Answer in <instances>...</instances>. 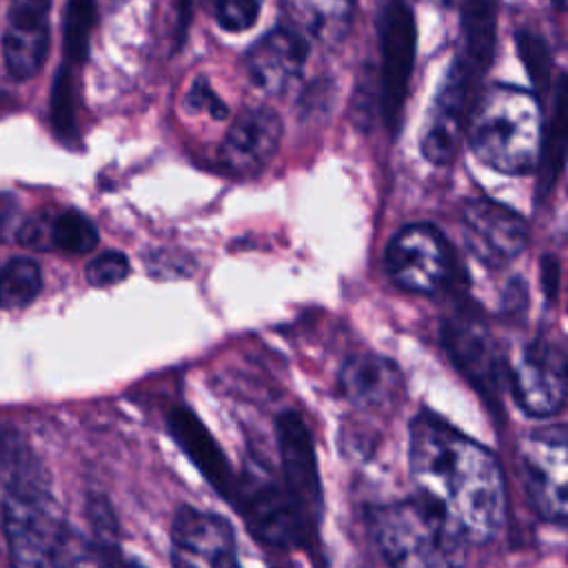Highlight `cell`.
<instances>
[{"label":"cell","mask_w":568,"mask_h":568,"mask_svg":"<svg viewBox=\"0 0 568 568\" xmlns=\"http://www.w3.org/2000/svg\"><path fill=\"white\" fill-rule=\"evenodd\" d=\"M462 229L468 251L490 268H501L517 260L528 242L524 217L490 197L464 202Z\"/></svg>","instance_id":"cell-11"},{"label":"cell","mask_w":568,"mask_h":568,"mask_svg":"<svg viewBox=\"0 0 568 568\" xmlns=\"http://www.w3.org/2000/svg\"><path fill=\"white\" fill-rule=\"evenodd\" d=\"M51 0H11L2 53L7 71L16 80L33 78L49 51Z\"/></svg>","instance_id":"cell-16"},{"label":"cell","mask_w":568,"mask_h":568,"mask_svg":"<svg viewBox=\"0 0 568 568\" xmlns=\"http://www.w3.org/2000/svg\"><path fill=\"white\" fill-rule=\"evenodd\" d=\"M410 475L464 544L490 541L506 517L497 457L435 413L422 410L408 428Z\"/></svg>","instance_id":"cell-1"},{"label":"cell","mask_w":568,"mask_h":568,"mask_svg":"<svg viewBox=\"0 0 568 568\" xmlns=\"http://www.w3.org/2000/svg\"><path fill=\"white\" fill-rule=\"evenodd\" d=\"M49 237H51V248L80 255L95 248L98 229L87 215L78 211H64L51 217Z\"/></svg>","instance_id":"cell-23"},{"label":"cell","mask_w":568,"mask_h":568,"mask_svg":"<svg viewBox=\"0 0 568 568\" xmlns=\"http://www.w3.org/2000/svg\"><path fill=\"white\" fill-rule=\"evenodd\" d=\"M171 561L191 568H229L237 564L231 524L191 506H182L171 526Z\"/></svg>","instance_id":"cell-13"},{"label":"cell","mask_w":568,"mask_h":568,"mask_svg":"<svg viewBox=\"0 0 568 568\" xmlns=\"http://www.w3.org/2000/svg\"><path fill=\"white\" fill-rule=\"evenodd\" d=\"M473 153L490 169L521 175L539 164L544 142L541 109L535 93L495 84L479 93L468 118Z\"/></svg>","instance_id":"cell-3"},{"label":"cell","mask_w":568,"mask_h":568,"mask_svg":"<svg viewBox=\"0 0 568 568\" xmlns=\"http://www.w3.org/2000/svg\"><path fill=\"white\" fill-rule=\"evenodd\" d=\"M288 24L304 38L339 42L353 20L355 0H282Z\"/></svg>","instance_id":"cell-20"},{"label":"cell","mask_w":568,"mask_h":568,"mask_svg":"<svg viewBox=\"0 0 568 568\" xmlns=\"http://www.w3.org/2000/svg\"><path fill=\"white\" fill-rule=\"evenodd\" d=\"M275 439L282 462V486L304 521L315 530L322 517V484L311 430L295 410H286L275 422Z\"/></svg>","instance_id":"cell-10"},{"label":"cell","mask_w":568,"mask_h":568,"mask_svg":"<svg viewBox=\"0 0 568 568\" xmlns=\"http://www.w3.org/2000/svg\"><path fill=\"white\" fill-rule=\"evenodd\" d=\"M51 115L60 135H69L75 124V106H73V82L67 67H62L53 82L51 95Z\"/></svg>","instance_id":"cell-27"},{"label":"cell","mask_w":568,"mask_h":568,"mask_svg":"<svg viewBox=\"0 0 568 568\" xmlns=\"http://www.w3.org/2000/svg\"><path fill=\"white\" fill-rule=\"evenodd\" d=\"M342 393L357 406H388L402 388L399 368L379 355H355L339 373Z\"/></svg>","instance_id":"cell-17"},{"label":"cell","mask_w":568,"mask_h":568,"mask_svg":"<svg viewBox=\"0 0 568 568\" xmlns=\"http://www.w3.org/2000/svg\"><path fill=\"white\" fill-rule=\"evenodd\" d=\"M169 430L175 437V442L182 446V450L202 470V475L222 495H231L233 484H235L233 473H231L220 446L204 428V424L191 410L173 408L169 415Z\"/></svg>","instance_id":"cell-18"},{"label":"cell","mask_w":568,"mask_h":568,"mask_svg":"<svg viewBox=\"0 0 568 568\" xmlns=\"http://www.w3.org/2000/svg\"><path fill=\"white\" fill-rule=\"evenodd\" d=\"M306 58V38L291 24L275 27L246 51V73L260 91L280 95L300 80Z\"/></svg>","instance_id":"cell-15"},{"label":"cell","mask_w":568,"mask_h":568,"mask_svg":"<svg viewBox=\"0 0 568 568\" xmlns=\"http://www.w3.org/2000/svg\"><path fill=\"white\" fill-rule=\"evenodd\" d=\"M2 528L13 564L53 566L95 561L93 550L62 519L49 479L24 439L0 430Z\"/></svg>","instance_id":"cell-2"},{"label":"cell","mask_w":568,"mask_h":568,"mask_svg":"<svg viewBox=\"0 0 568 568\" xmlns=\"http://www.w3.org/2000/svg\"><path fill=\"white\" fill-rule=\"evenodd\" d=\"M129 275V260L120 251L100 253L87 266V280L91 286H113Z\"/></svg>","instance_id":"cell-28"},{"label":"cell","mask_w":568,"mask_h":568,"mask_svg":"<svg viewBox=\"0 0 568 568\" xmlns=\"http://www.w3.org/2000/svg\"><path fill=\"white\" fill-rule=\"evenodd\" d=\"M517 49L530 80L539 89H544L550 82V69H552V58L546 42L535 31L521 29L517 33Z\"/></svg>","instance_id":"cell-25"},{"label":"cell","mask_w":568,"mask_h":568,"mask_svg":"<svg viewBox=\"0 0 568 568\" xmlns=\"http://www.w3.org/2000/svg\"><path fill=\"white\" fill-rule=\"evenodd\" d=\"M379 38V106L386 126L395 133L402 124L410 73L417 51V24L404 0H388L377 16Z\"/></svg>","instance_id":"cell-6"},{"label":"cell","mask_w":568,"mask_h":568,"mask_svg":"<svg viewBox=\"0 0 568 568\" xmlns=\"http://www.w3.org/2000/svg\"><path fill=\"white\" fill-rule=\"evenodd\" d=\"M371 528L382 557L393 566H455L464 561V541L422 495L375 508Z\"/></svg>","instance_id":"cell-4"},{"label":"cell","mask_w":568,"mask_h":568,"mask_svg":"<svg viewBox=\"0 0 568 568\" xmlns=\"http://www.w3.org/2000/svg\"><path fill=\"white\" fill-rule=\"evenodd\" d=\"M49 231H51V217L47 215H40L36 220H29L20 231H18V240L31 248H38V251H47L51 248V237H49Z\"/></svg>","instance_id":"cell-30"},{"label":"cell","mask_w":568,"mask_h":568,"mask_svg":"<svg viewBox=\"0 0 568 568\" xmlns=\"http://www.w3.org/2000/svg\"><path fill=\"white\" fill-rule=\"evenodd\" d=\"M564 149H566V75L561 73L555 84L550 135H548V142H541V151H539V160H541L539 191L541 193L548 186L552 189V182L564 166Z\"/></svg>","instance_id":"cell-22"},{"label":"cell","mask_w":568,"mask_h":568,"mask_svg":"<svg viewBox=\"0 0 568 568\" xmlns=\"http://www.w3.org/2000/svg\"><path fill=\"white\" fill-rule=\"evenodd\" d=\"M446 346L457 366L468 379L481 388V393L497 395V357L493 353V344L488 333L473 322H453L446 326Z\"/></svg>","instance_id":"cell-19"},{"label":"cell","mask_w":568,"mask_h":568,"mask_svg":"<svg viewBox=\"0 0 568 568\" xmlns=\"http://www.w3.org/2000/svg\"><path fill=\"white\" fill-rule=\"evenodd\" d=\"M486 71L488 64L470 58L462 49L453 58L433 100L422 138V153L433 164H448L455 158L462 131L466 129L470 111L479 98V87Z\"/></svg>","instance_id":"cell-5"},{"label":"cell","mask_w":568,"mask_h":568,"mask_svg":"<svg viewBox=\"0 0 568 568\" xmlns=\"http://www.w3.org/2000/svg\"><path fill=\"white\" fill-rule=\"evenodd\" d=\"M386 271L393 282L417 295H435L450 275V251L430 224H408L386 248Z\"/></svg>","instance_id":"cell-8"},{"label":"cell","mask_w":568,"mask_h":568,"mask_svg":"<svg viewBox=\"0 0 568 568\" xmlns=\"http://www.w3.org/2000/svg\"><path fill=\"white\" fill-rule=\"evenodd\" d=\"M229 499H233L246 526L271 546H302L315 532L291 501L282 481H275L268 470H248L242 479H235Z\"/></svg>","instance_id":"cell-7"},{"label":"cell","mask_w":568,"mask_h":568,"mask_svg":"<svg viewBox=\"0 0 568 568\" xmlns=\"http://www.w3.org/2000/svg\"><path fill=\"white\" fill-rule=\"evenodd\" d=\"M561 426L537 430L524 439L521 468L530 504L548 521H566L568 448Z\"/></svg>","instance_id":"cell-9"},{"label":"cell","mask_w":568,"mask_h":568,"mask_svg":"<svg viewBox=\"0 0 568 568\" xmlns=\"http://www.w3.org/2000/svg\"><path fill=\"white\" fill-rule=\"evenodd\" d=\"M510 388L519 408L532 417H550L566 402V353L561 344L530 342L510 371Z\"/></svg>","instance_id":"cell-12"},{"label":"cell","mask_w":568,"mask_h":568,"mask_svg":"<svg viewBox=\"0 0 568 568\" xmlns=\"http://www.w3.org/2000/svg\"><path fill=\"white\" fill-rule=\"evenodd\" d=\"M42 291L40 266L29 257H13L0 271V308L18 311L29 306Z\"/></svg>","instance_id":"cell-21"},{"label":"cell","mask_w":568,"mask_h":568,"mask_svg":"<svg viewBox=\"0 0 568 568\" xmlns=\"http://www.w3.org/2000/svg\"><path fill=\"white\" fill-rule=\"evenodd\" d=\"M282 142V120L268 106L244 109L226 131L217 158L220 164L240 178L260 173L277 153Z\"/></svg>","instance_id":"cell-14"},{"label":"cell","mask_w":568,"mask_h":568,"mask_svg":"<svg viewBox=\"0 0 568 568\" xmlns=\"http://www.w3.org/2000/svg\"><path fill=\"white\" fill-rule=\"evenodd\" d=\"M186 106L191 111H202L206 109L213 118H226V104L211 91V87L206 84L204 78H197L191 84V91L186 93Z\"/></svg>","instance_id":"cell-29"},{"label":"cell","mask_w":568,"mask_h":568,"mask_svg":"<svg viewBox=\"0 0 568 568\" xmlns=\"http://www.w3.org/2000/svg\"><path fill=\"white\" fill-rule=\"evenodd\" d=\"M262 4L264 0H215V20L224 31L242 33L257 22Z\"/></svg>","instance_id":"cell-26"},{"label":"cell","mask_w":568,"mask_h":568,"mask_svg":"<svg viewBox=\"0 0 568 568\" xmlns=\"http://www.w3.org/2000/svg\"><path fill=\"white\" fill-rule=\"evenodd\" d=\"M100 13V0H69L64 16V51L71 62H82L89 51V36Z\"/></svg>","instance_id":"cell-24"},{"label":"cell","mask_w":568,"mask_h":568,"mask_svg":"<svg viewBox=\"0 0 568 568\" xmlns=\"http://www.w3.org/2000/svg\"><path fill=\"white\" fill-rule=\"evenodd\" d=\"M555 2V7L559 9V11H564V4H566V0H552Z\"/></svg>","instance_id":"cell-31"}]
</instances>
